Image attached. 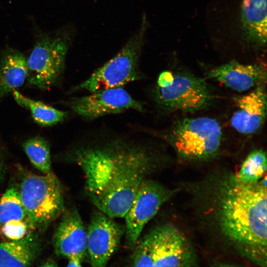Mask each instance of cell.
<instances>
[{"mask_svg":"<svg viewBox=\"0 0 267 267\" xmlns=\"http://www.w3.org/2000/svg\"><path fill=\"white\" fill-rule=\"evenodd\" d=\"M64 156L83 171L90 202L113 219L125 217L141 183L167 161L156 143L125 135L96 136Z\"/></svg>","mask_w":267,"mask_h":267,"instance_id":"6da1fadb","label":"cell"},{"mask_svg":"<svg viewBox=\"0 0 267 267\" xmlns=\"http://www.w3.org/2000/svg\"><path fill=\"white\" fill-rule=\"evenodd\" d=\"M23 148L32 164L44 174L51 172L50 145L44 138L36 136L26 140Z\"/></svg>","mask_w":267,"mask_h":267,"instance_id":"d6986e66","label":"cell"},{"mask_svg":"<svg viewBox=\"0 0 267 267\" xmlns=\"http://www.w3.org/2000/svg\"><path fill=\"white\" fill-rule=\"evenodd\" d=\"M153 92L157 107L165 113H195L207 108L214 99L205 79L186 71L161 72Z\"/></svg>","mask_w":267,"mask_h":267,"instance_id":"5b68a950","label":"cell"},{"mask_svg":"<svg viewBox=\"0 0 267 267\" xmlns=\"http://www.w3.org/2000/svg\"><path fill=\"white\" fill-rule=\"evenodd\" d=\"M53 238L58 256H78L85 259L87 253V230L76 208L64 210Z\"/></svg>","mask_w":267,"mask_h":267,"instance_id":"4fadbf2b","label":"cell"},{"mask_svg":"<svg viewBox=\"0 0 267 267\" xmlns=\"http://www.w3.org/2000/svg\"><path fill=\"white\" fill-rule=\"evenodd\" d=\"M207 77L233 90L242 92L266 84L267 71L261 65L231 61L211 69L207 73Z\"/></svg>","mask_w":267,"mask_h":267,"instance_id":"5bb4252c","label":"cell"},{"mask_svg":"<svg viewBox=\"0 0 267 267\" xmlns=\"http://www.w3.org/2000/svg\"><path fill=\"white\" fill-rule=\"evenodd\" d=\"M146 27L147 21L144 15L139 29L119 52L71 90H85L92 92L100 89L122 87L130 82L140 80L142 76L138 64Z\"/></svg>","mask_w":267,"mask_h":267,"instance_id":"52a82bcc","label":"cell"},{"mask_svg":"<svg viewBox=\"0 0 267 267\" xmlns=\"http://www.w3.org/2000/svg\"><path fill=\"white\" fill-rule=\"evenodd\" d=\"M267 97L264 84L235 97V109L230 119L232 128L244 135H252L258 132L266 120Z\"/></svg>","mask_w":267,"mask_h":267,"instance_id":"7c38bea8","label":"cell"},{"mask_svg":"<svg viewBox=\"0 0 267 267\" xmlns=\"http://www.w3.org/2000/svg\"><path fill=\"white\" fill-rule=\"evenodd\" d=\"M243 29L251 42L264 45L267 41V0H243L241 8Z\"/></svg>","mask_w":267,"mask_h":267,"instance_id":"e0dca14e","label":"cell"},{"mask_svg":"<svg viewBox=\"0 0 267 267\" xmlns=\"http://www.w3.org/2000/svg\"><path fill=\"white\" fill-rule=\"evenodd\" d=\"M42 244L33 233L24 238L0 243V267H29L38 258Z\"/></svg>","mask_w":267,"mask_h":267,"instance_id":"9a60e30c","label":"cell"},{"mask_svg":"<svg viewBox=\"0 0 267 267\" xmlns=\"http://www.w3.org/2000/svg\"><path fill=\"white\" fill-rule=\"evenodd\" d=\"M18 191L35 229H45L65 209L61 183L52 171L44 175H26Z\"/></svg>","mask_w":267,"mask_h":267,"instance_id":"8992f818","label":"cell"},{"mask_svg":"<svg viewBox=\"0 0 267 267\" xmlns=\"http://www.w3.org/2000/svg\"><path fill=\"white\" fill-rule=\"evenodd\" d=\"M6 167L4 156L2 149V146L0 144V189L4 180L6 175Z\"/></svg>","mask_w":267,"mask_h":267,"instance_id":"603a6c76","label":"cell"},{"mask_svg":"<svg viewBox=\"0 0 267 267\" xmlns=\"http://www.w3.org/2000/svg\"><path fill=\"white\" fill-rule=\"evenodd\" d=\"M12 93L16 102L21 106L29 109L34 121L41 126L56 125L64 121L68 115L67 112L27 97L16 89Z\"/></svg>","mask_w":267,"mask_h":267,"instance_id":"ac0fdd59","label":"cell"},{"mask_svg":"<svg viewBox=\"0 0 267 267\" xmlns=\"http://www.w3.org/2000/svg\"><path fill=\"white\" fill-rule=\"evenodd\" d=\"M35 228L29 220H13L0 228V234L9 240H17L32 233Z\"/></svg>","mask_w":267,"mask_h":267,"instance_id":"7402d4cb","label":"cell"},{"mask_svg":"<svg viewBox=\"0 0 267 267\" xmlns=\"http://www.w3.org/2000/svg\"><path fill=\"white\" fill-rule=\"evenodd\" d=\"M28 74L27 59L20 51L6 47L0 59V101L21 87Z\"/></svg>","mask_w":267,"mask_h":267,"instance_id":"2e32d148","label":"cell"},{"mask_svg":"<svg viewBox=\"0 0 267 267\" xmlns=\"http://www.w3.org/2000/svg\"><path fill=\"white\" fill-rule=\"evenodd\" d=\"M70 38L65 33L38 36L27 59L28 85L47 89L57 81L64 69Z\"/></svg>","mask_w":267,"mask_h":267,"instance_id":"ba28073f","label":"cell"},{"mask_svg":"<svg viewBox=\"0 0 267 267\" xmlns=\"http://www.w3.org/2000/svg\"><path fill=\"white\" fill-rule=\"evenodd\" d=\"M64 104L78 116L89 120L130 109L144 111L143 104L122 87L100 89L87 95L73 97Z\"/></svg>","mask_w":267,"mask_h":267,"instance_id":"30bf717a","label":"cell"},{"mask_svg":"<svg viewBox=\"0 0 267 267\" xmlns=\"http://www.w3.org/2000/svg\"><path fill=\"white\" fill-rule=\"evenodd\" d=\"M211 180L207 215L216 230L242 257L267 266V179L245 183L228 173Z\"/></svg>","mask_w":267,"mask_h":267,"instance_id":"7a4b0ae2","label":"cell"},{"mask_svg":"<svg viewBox=\"0 0 267 267\" xmlns=\"http://www.w3.org/2000/svg\"><path fill=\"white\" fill-rule=\"evenodd\" d=\"M267 155L262 149L251 151L244 160L238 172L235 175L237 179L245 183H255L266 174Z\"/></svg>","mask_w":267,"mask_h":267,"instance_id":"ffe728a7","label":"cell"},{"mask_svg":"<svg viewBox=\"0 0 267 267\" xmlns=\"http://www.w3.org/2000/svg\"><path fill=\"white\" fill-rule=\"evenodd\" d=\"M129 263L134 267H191L196 256L183 234L171 224L151 229L133 248Z\"/></svg>","mask_w":267,"mask_h":267,"instance_id":"277c9868","label":"cell"},{"mask_svg":"<svg viewBox=\"0 0 267 267\" xmlns=\"http://www.w3.org/2000/svg\"><path fill=\"white\" fill-rule=\"evenodd\" d=\"M153 134L169 144L179 159L188 162L212 160L223 144L220 124L208 117L179 119L168 129Z\"/></svg>","mask_w":267,"mask_h":267,"instance_id":"3957f363","label":"cell"},{"mask_svg":"<svg viewBox=\"0 0 267 267\" xmlns=\"http://www.w3.org/2000/svg\"><path fill=\"white\" fill-rule=\"evenodd\" d=\"M87 230V253L92 267L106 266L125 235V225L98 209L93 212Z\"/></svg>","mask_w":267,"mask_h":267,"instance_id":"8fae6325","label":"cell"},{"mask_svg":"<svg viewBox=\"0 0 267 267\" xmlns=\"http://www.w3.org/2000/svg\"><path fill=\"white\" fill-rule=\"evenodd\" d=\"M41 266H45V267H50V266L53 267V266H57V264L54 260L49 259L45 261V262L44 263V264L42 265Z\"/></svg>","mask_w":267,"mask_h":267,"instance_id":"d4e9b609","label":"cell"},{"mask_svg":"<svg viewBox=\"0 0 267 267\" xmlns=\"http://www.w3.org/2000/svg\"><path fill=\"white\" fill-rule=\"evenodd\" d=\"M172 191L159 182L149 178L140 185L125 218L127 246L133 248L147 222L172 195Z\"/></svg>","mask_w":267,"mask_h":267,"instance_id":"9c48e42d","label":"cell"},{"mask_svg":"<svg viewBox=\"0 0 267 267\" xmlns=\"http://www.w3.org/2000/svg\"><path fill=\"white\" fill-rule=\"evenodd\" d=\"M29 220L20 200L18 189L11 187L0 198V228L13 220Z\"/></svg>","mask_w":267,"mask_h":267,"instance_id":"44dd1931","label":"cell"},{"mask_svg":"<svg viewBox=\"0 0 267 267\" xmlns=\"http://www.w3.org/2000/svg\"><path fill=\"white\" fill-rule=\"evenodd\" d=\"M68 267H81L84 260L81 257L73 256L68 258Z\"/></svg>","mask_w":267,"mask_h":267,"instance_id":"cb8c5ba5","label":"cell"}]
</instances>
